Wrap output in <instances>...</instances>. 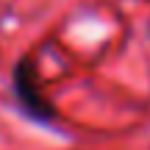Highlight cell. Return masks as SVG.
<instances>
[{
  "label": "cell",
  "instance_id": "7a4b0ae2",
  "mask_svg": "<svg viewBox=\"0 0 150 150\" xmlns=\"http://www.w3.org/2000/svg\"><path fill=\"white\" fill-rule=\"evenodd\" d=\"M147 36H150V20H147Z\"/></svg>",
  "mask_w": 150,
  "mask_h": 150
},
{
  "label": "cell",
  "instance_id": "6da1fadb",
  "mask_svg": "<svg viewBox=\"0 0 150 150\" xmlns=\"http://www.w3.org/2000/svg\"><path fill=\"white\" fill-rule=\"evenodd\" d=\"M11 95H14V103L20 108V114L28 117L31 122L42 125V128L59 125L61 114L53 106V100L42 92V86H39V70H36L33 56L17 59L14 70H11Z\"/></svg>",
  "mask_w": 150,
  "mask_h": 150
}]
</instances>
